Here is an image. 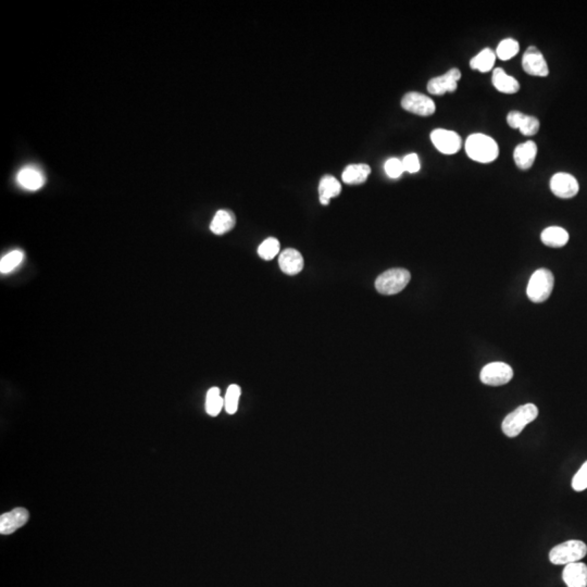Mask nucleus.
Returning a JSON list of instances; mask_svg holds the SVG:
<instances>
[{
	"label": "nucleus",
	"mask_w": 587,
	"mask_h": 587,
	"mask_svg": "<svg viewBox=\"0 0 587 587\" xmlns=\"http://www.w3.org/2000/svg\"><path fill=\"white\" fill-rule=\"evenodd\" d=\"M572 488L575 492H582L587 488V461L579 468L572 479Z\"/></svg>",
	"instance_id": "c756f323"
},
{
	"label": "nucleus",
	"mask_w": 587,
	"mask_h": 587,
	"mask_svg": "<svg viewBox=\"0 0 587 587\" xmlns=\"http://www.w3.org/2000/svg\"><path fill=\"white\" fill-rule=\"evenodd\" d=\"M538 416V408L534 403L520 405L503 419L501 429L505 436L516 437L521 434L527 424L532 423Z\"/></svg>",
	"instance_id": "f03ea898"
},
{
	"label": "nucleus",
	"mask_w": 587,
	"mask_h": 587,
	"mask_svg": "<svg viewBox=\"0 0 587 587\" xmlns=\"http://www.w3.org/2000/svg\"><path fill=\"white\" fill-rule=\"evenodd\" d=\"M24 259L23 251H14L7 253L0 260V272L1 273H10L14 268H18L22 264Z\"/></svg>",
	"instance_id": "a878e982"
},
{
	"label": "nucleus",
	"mask_w": 587,
	"mask_h": 587,
	"mask_svg": "<svg viewBox=\"0 0 587 587\" xmlns=\"http://www.w3.org/2000/svg\"><path fill=\"white\" fill-rule=\"evenodd\" d=\"M514 377V370L505 362H492L483 368L479 379L481 382L490 386H501L510 382Z\"/></svg>",
	"instance_id": "423d86ee"
},
{
	"label": "nucleus",
	"mask_w": 587,
	"mask_h": 587,
	"mask_svg": "<svg viewBox=\"0 0 587 587\" xmlns=\"http://www.w3.org/2000/svg\"><path fill=\"white\" fill-rule=\"evenodd\" d=\"M587 555V546L579 540H570L555 546L549 553V560L555 566L579 562Z\"/></svg>",
	"instance_id": "7ed1b4c3"
},
{
	"label": "nucleus",
	"mask_w": 587,
	"mask_h": 587,
	"mask_svg": "<svg viewBox=\"0 0 587 587\" xmlns=\"http://www.w3.org/2000/svg\"><path fill=\"white\" fill-rule=\"evenodd\" d=\"M519 42L514 38H505L499 42V45L496 49V55L501 60H510L511 58H514L516 53H519Z\"/></svg>",
	"instance_id": "393cba45"
},
{
	"label": "nucleus",
	"mask_w": 587,
	"mask_h": 587,
	"mask_svg": "<svg viewBox=\"0 0 587 587\" xmlns=\"http://www.w3.org/2000/svg\"><path fill=\"white\" fill-rule=\"evenodd\" d=\"M551 190L557 197L569 199L577 195L579 185L577 179L571 174L559 172L551 177Z\"/></svg>",
	"instance_id": "9b49d317"
},
{
	"label": "nucleus",
	"mask_w": 587,
	"mask_h": 587,
	"mask_svg": "<svg viewBox=\"0 0 587 587\" xmlns=\"http://www.w3.org/2000/svg\"><path fill=\"white\" fill-rule=\"evenodd\" d=\"M522 68L529 75L533 77H546L549 74V68L544 55L534 46H529L523 53Z\"/></svg>",
	"instance_id": "1a4fd4ad"
},
{
	"label": "nucleus",
	"mask_w": 587,
	"mask_h": 587,
	"mask_svg": "<svg viewBox=\"0 0 587 587\" xmlns=\"http://www.w3.org/2000/svg\"><path fill=\"white\" fill-rule=\"evenodd\" d=\"M370 173H371V168L368 164H351L342 172V179L346 184H362L368 179Z\"/></svg>",
	"instance_id": "412c9836"
},
{
	"label": "nucleus",
	"mask_w": 587,
	"mask_h": 587,
	"mask_svg": "<svg viewBox=\"0 0 587 587\" xmlns=\"http://www.w3.org/2000/svg\"><path fill=\"white\" fill-rule=\"evenodd\" d=\"M342 192L340 183L332 175L322 177L319 184L320 203L327 205L331 198L337 197Z\"/></svg>",
	"instance_id": "4be33fe9"
},
{
	"label": "nucleus",
	"mask_w": 587,
	"mask_h": 587,
	"mask_svg": "<svg viewBox=\"0 0 587 587\" xmlns=\"http://www.w3.org/2000/svg\"><path fill=\"white\" fill-rule=\"evenodd\" d=\"M401 107L411 114L421 116H432L436 111L434 101L418 92H407L401 99Z\"/></svg>",
	"instance_id": "0eeeda50"
},
{
	"label": "nucleus",
	"mask_w": 587,
	"mask_h": 587,
	"mask_svg": "<svg viewBox=\"0 0 587 587\" xmlns=\"http://www.w3.org/2000/svg\"><path fill=\"white\" fill-rule=\"evenodd\" d=\"M236 223V218L232 211L218 210L210 224L211 232L216 235H223L229 232Z\"/></svg>",
	"instance_id": "6ab92c4d"
},
{
	"label": "nucleus",
	"mask_w": 587,
	"mask_h": 587,
	"mask_svg": "<svg viewBox=\"0 0 587 587\" xmlns=\"http://www.w3.org/2000/svg\"><path fill=\"white\" fill-rule=\"evenodd\" d=\"M492 86L503 94H516L520 90L518 79L508 75L501 68H496L492 71Z\"/></svg>",
	"instance_id": "a211bd4d"
},
{
	"label": "nucleus",
	"mask_w": 587,
	"mask_h": 587,
	"mask_svg": "<svg viewBox=\"0 0 587 587\" xmlns=\"http://www.w3.org/2000/svg\"><path fill=\"white\" fill-rule=\"evenodd\" d=\"M224 407V399L221 397L218 387H211L205 397V411L211 416H216Z\"/></svg>",
	"instance_id": "b1692460"
},
{
	"label": "nucleus",
	"mask_w": 587,
	"mask_h": 587,
	"mask_svg": "<svg viewBox=\"0 0 587 587\" xmlns=\"http://www.w3.org/2000/svg\"><path fill=\"white\" fill-rule=\"evenodd\" d=\"M562 579L568 587H587V566L583 562L566 564Z\"/></svg>",
	"instance_id": "2eb2a0df"
},
{
	"label": "nucleus",
	"mask_w": 587,
	"mask_h": 587,
	"mask_svg": "<svg viewBox=\"0 0 587 587\" xmlns=\"http://www.w3.org/2000/svg\"><path fill=\"white\" fill-rule=\"evenodd\" d=\"M403 164L405 171L409 172V173H416V172L420 171V168H421L420 159L416 153H409V155H405V158L403 159Z\"/></svg>",
	"instance_id": "7c9ffc66"
},
{
	"label": "nucleus",
	"mask_w": 587,
	"mask_h": 587,
	"mask_svg": "<svg viewBox=\"0 0 587 587\" xmlns=\"http://www.w3.org/2000/svg\"><path fill=\"white\" fill-rule=\"evenodd\" d=\"M555 279L553 273L547 268H538L533 273L527 284V294L529 301L533 303H542L547 301L553 290Z\"/></svg>",
	"instance_id": "20e7f679"
},
{
	"label": "nucleus",
	"mask_w": 587,
	"mask_h": 587,
	"mask_svg": "<svg viewBox=\"0 0 587 587\" xmlns=\"http://www.w3.org/2000/svg\"><path fill=\"white\" fill-rule=\"evenodd\" d=\"M279 253V242L274 237H268L261 242L258 247V255L264 260H272Z\"/></svg>",
	"instance_id": "cd10ccee"
},
{
	"label": "nucleus",
	"mask_w": 587,
	"mask_h": 587,
	"mask_svg": "<svg viewBox=\"0 0 587 587\" xmlns=\"http://www.w3.org/2000/svg\"><path fill=\"white\" fill-rule=\"evenodd\" d=\"M385 172L392 179H398L405 172L403 160L397 158H390L385 162Z\"/></svg>",
	"instance_id": "c85d7f7f"
},
{
	"label": "nucleus",
	"mask_w": 587,
	"mask_h": 587,
	"mask_svg": "<svg viewBox=\"0 0 587 587\" xmlns=\"http://www.w3.org/2000/svg\"><path fill=\"white\" fill-rule=\"evenodd\" d=\"M29 519V511L25 508H16L10 512H5L0 516V533L3 535L12 534L27 524Z\"/></svg>",
	"instance_id": "ddd939ff"
},
{
	"label": "nucleus",
	"mask_w": 587,
	"mask_h": 587,
	"mask_svg": "<svg viewBox=\"0 0 587 587\" xmlns=\"http://www.w3.org/2000/svg\"><path fill=\"white\" fill-rule=\"evenodd\" d=\"M495 51H492L490 48H484L483 51H479L477 55H474L473 58L470 61V66L472 70L486 73L490 72L494 66L496 61Z\"/></svg>",
	"instance_id": "5701e85b"
},
{
	"label": "nucleus",
	"mask_w": 587,
	"mask_h": 587,
	"mask_svg": "<svg viewBox=\"0 0 587 587\" xmlns=\"http://www.w3.org/2000/svg\"><path fill=\"white\" fill-rule=\"evenodd\" d=\"M537 155V146L533 140L522 142L514 151V159L520 170H529L534 164Z\"/></svg>",
	"instance_id": "dca6fc26"
},
{
	"label": "nucleus",
	"mask_w": 587,
	"mask_h": 587,
	"mask_svg": "<svg viewBox=\"0 0 587 587\" xmlns=\"http://www.w3.org/2000/svg\"><path fill=\"white\" fill-rule=\"evenodd\" d=\"M410 272L405 268H390L377 277L375 288L382 295H395L410 282Z\"/></svg>",
	"instance_id": "39448f33"
},
{
	"label": "nucleus",
	"mask_w": 587,
	"mask_h": 587,
	"mask_svg": "<svg viewBox=\"0 0 587 587\" xmlns=\"http://www.w3.org/2000/svg\"><path fill=\"white\" fill-rule=\"evenodd\" d=\"M279 268L288 275H296L303 271V258L301 253L292 248H287L279 255Z\"/></svg>",
	"instance_id": "f3484780"
},
{
	"label": "nucleus",
	"mask_w": 587,
	"mask_h": 587,
	"mask_svg": "<svg viewBox=\"0 0 587 587\" xmlns=\"http://www.w3.org/2000/svg\"><path fill=\"white\" fill-rule=\"evenodd\" d=\"M461 79L459 68H453L440 77L429 79L427 83V92L432 95H445L446 92H453L458 87V81Z\"/></svg>",
	"instance_id": "9d476101"
},
{
	"label": "nucleus",
	"mask_w": 587,
	"mask_h": 587,
	"mask_svg": "<svg viewBox=\"0 0 587 587\" xmlns=\"http://www.w3.org/2000/svg\"><path fill=\"white\" fill-rule=\"evenodd\" d=\"M431 140L437 151L444 155H455L462 146L460 135L451 129H434L431 133Z\"/></svg>",
	"instance_id": "6e6552de"
},
{
	"label": "nucleus",
	"mask_w": 587,
	"mask_h": 587,
	"mask_svg": "<svg viewBox=\"0 0 587 587\" xmlns=\"http://www.w3.org/2000/svg\"><path fill=\"white\" fill-rule=\"evenodd\" d=\"M466 153L469 158L479 164H490L498 158L499 147L492 137L475 133L466 140Z\"/></svg>",
	"instance_id": "f257e3e1"
},
{
	"label": "nucleus",
	"mask_w": 587,
	"mask_h": 587,
	"mask_svg": "<svg viewBox=\"0 0 587 587\" xmlns=\"http://www.w3.org/2000/svg\"><path fill=\"white\" fill-rule=\"evenodd\" d=\"M16 182L24 190L35 192L45 184V177L40 168L35 166H24L16 174Z\"/></svg>",
	"instance_id": "4468645a"
},
{
	"label": "nucleus",
	"mask_w": 587,
	"mask_h": 587,
	"mask_svg": "<svg viewBox=\"0 0 587 587\" xmlns=\"http://www.w3.org/2000/svg\"><path fill=\"white\" fill-rule=\"evenodd\" d=\"M507 123L511 129H519L524 136H533L540 131L538 118L532 116H527L520 111H510L507 116Z\"/></svg>",
	"instance_id": "f8f14e48"
},
{
	"label": "nucleus",
	"mask_w": 587,
	"mask_h": 587,
	"mask_svg": "<svg viewBox=\"0 0 587 587\" xmlns=\"http://www.w3.org/2000/svg\"><path fill=\"white\" fill-rule=\"evenodd\" d=\"M540 240L548 247L561 248L569 242V234L562 227H551L542 231Z\"/></svg>",
	"instance_id": "aec40b11"
},
{
	"label": "nucleus",
	"mask_w": 587,
	"mask_h": 587,
	"mask_svg": "<svg viewBox=\"0 0 587 587\" xmlns=\"http://www.w3.org/2000/svg\"><path fill=\"white\" fill-rule=\"evenodd\" d=\"M240 394H242V390L238 385H229L225 397H224V408L227 410V414H234L236 412Z\"/></svg>",
	"instance_id": "bb28decb"
}]
</instances>
